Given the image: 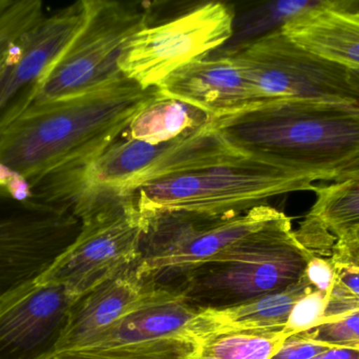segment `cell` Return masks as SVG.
<instances>
[{"label":"cell","instance_id":"1","mask_svg":"<svg viewBox=\"0 0 359 359\" xmlns=\"http://www.w3.org/2000/svg\"><path fill=\"white\" fill-rule=\"evenodd\" d=\"M157 93L124 77L76 96L34 101L0 131V190L19 179L32 190L48 175L86 168Z\"/></svg>","mask_w":359,"mask_h":359},{"label":"cell","instance_id":"2","mask_svg":"<svg viewBox=\"0 0 359 359\" xmlns=\"http://www.w3.org/2000/svg\"><path fill=\"white\" fill-rule=\"evenodd\" d=\"M232 147L318 181H332L359 158V103L269 100L215 118Z\"/></svg>","mask_w":359,"mask_h":359},{"label":"cell","instance_id":"3","mask_svg":"<svg viewBox=\"0 0 359 359\" xmlns=\"http://www.w3.org/2000/svg\"><path fill=\"white\" fill-rule=\"evenodd\" d=\"M314 256L278 210L261 229L188 270L172 287L198 310L226 307L286 290L303 280Z\"/></svg>","mask_w":359,"mask_h":359},{"label":"cell","instance_id":"4","mask_svg":"<svg viewBox=\"0 0 359 359\" xmlns=\"http://www.w3.org/2000/svg\"><path fill=\"white\" fill-rule=\"evenodd\" d=\"M316 179L255 156L149 181L130 192L145 221L163 213L221 216L266 204L269 198L312 191Z\"/></svg>","mask_w":359,"mask_h":359},{"label":"cell","instance_id":"5","mask_svg":"<svg viewBox=\"0 0 359 359\" xmlns=\"http://www.w3.org/2000/svg\"><path fill=\"white\" fill-rule=\"evenodd\" d=\"M81 229L38 282L63 287L77 301L140 259L147 221L130 193L83 190L72 200Z\"/></svg>","mask_w":359,"mask_h":359},{"label":"cell","instance_id":"6","mask_svg":"<svg viewBox=\"0 0 359 359\" xmlns=\"http://www.w3.org/2000/svg\"><path fill=\"white\" fill-rule=\"evenodd\" d=\"M83 25L40 84L35 101L98 90L124 78L120 60L137 33L151 25L147 4L86 0Z\"/></svg>","mask_w":359,"mask_h":359},{"label":"cell","instance_id":"7","mask_svg":"<svg viewBox=\"0 0 359 359\" xmlns=\"http://www.w3.org/2000/svg\"><path fill=\"white\" fill-rule=\"evenodd\" d=\"M278 209L268 204L238 214L208 216L163 213L147 221L136 269L172 286L188 270L210 261L261 229Z\"/></svg>","mask_w":359,"mask_h":359},{"label":"cell","instance_id":"8","mask_svg":"<svg viewBox=\"0 0 359 359\" xmlns=\"http://www.w3.org/2000/svg\"><path fill=\"white\" fill-rule=\"evenodd\" d=\"M236 11L210 1L178 17L147 25L126 46L120 70L141 88H158L175 71L221 50L233 34Z\"/></svg>","mask_w":359,"mask_h":359},{"label":"cell","instance_id":"9","mask_svg":"<svg viewBox=\"0 0 359 359\" xmlns=\"http://www.w3.org/2000/svg\"><path fill=\"white\" fill-rule=\"evenodd\" d=\"M80 229L69 204L0 191V301L39 280Z\"/></svg>","mask_w":359,"mask_h":359},{"label":"cell","instance_id":"10","mask_svg":"<svg viewBox=\"0 0 359 359\" xmlns=\"http://www.w3.org/2000/svg\"><path fill=\"white\" fill-rule=\"evenodd\" d=\"M230 54L242 63L262 101L359 103L350 86L349 67L302 48L282 30L253 40Z\"/></svg>","mask_w":359,"mask_h":359},{"label":"cell","instance_id":"11","mask_svg":"<svg viewBox=\"0 0 359 359\" xmlns=\"http://www.w3.org/2000/svg\"><path fill=\"white\" fill-rule=\"evenodd\" d=\"M86 14V0L59 8L11 48L0 73V131L35 101L40 84L81 29Z\"/></svg>","mask_w":359,"mask_h":359},{"label":"cell","instance_id":"12","mask_svg":"<svg viewBox=\"0 0 359 359\" xmlns=\"http://www.w3.org/2000/svg\"><path fill=\"white\" fill-rule=\"evenodd\" d=\"M75 299L58 285L32 282L0 301V359H50Z\"/></svg>","mask_w":359,"mask_h":359},{"label":"cell","instance_id":"13","mask_svg":"<svg viewBox=\"0 0 359 359\" xmlns=\"http://www.w3.org/2000/svg\"><path fill=\"white\" fill-rule=\"evenodd\" d=\"M178 297L183 296L177 289L139 275L135 263L74 301L57 352L90 347L95 339L133 312Z\"/></svg>","mask_w":359,"mask_h":359},{"label":"cell","instance_id":"14","mask_svg":"<svg viewBox=\"0 0 359 359\" xmlns=\"http://www.w3.org/2000/svg\"><path fill=\"white\" fill-rule=\"evenodd\" d=\"M160 93L224 117L261 103L248 74L232 54L204 57L183 65L158 86Z\"/></svg>","mask_w":359,"mask_h":359},{"label":"cell","instance_id":"15","mask_svg":"<svg viewBox=\"0 0 359 359\" xmlns=\"http://www.w3.org/2000/svg\"><path fill=\"white\" fill-rule=\"evenodd\" d=\"M313 290L305 276L280 292L221 308L200 310L184 331V339L194 343L224 333L282 330L295 303Z\"/></svg>","mask_w":359,"mask_h":359},{"label":"cell","instance_id":"16","mask_svg":"<svg viewBox=\"0 0 359 359\" xmlns=\"http://www.w3.org/2000/svg\"><path fill=\"white\" fill-rule=\"evenodd\" d=\"M316 200L295 231L299 242L316 256H329L334 244L359 234V179L318 185Z\"/></svg>","mask_w":359,"mask_h":359},{"label":"cell","instance_id":"17","mask_svg":"<svg viewBox=\"0 0 359 359\" xmlns=\"http://www.w3.org/2000/svg\"><path fill=\"white\" fill-rule=\"evenodd\" d=\"M282 31L322 58L349 69L359 67V23L332 10L329 0L287 23Z\"/></svg>","mask_w":359,"mask_h":359},{"label":"cell","instance_id":"18","mask_svg":"<svg viewBox=\"0 0 359 359\" xmlns=\"http://www.w3.org/2000/svg\"><path fill=\"white\" fill-rule=\"evenodd\" d=\"M198 312L183 297L151 303L116 322L88 348L105 349L183 337L184 331Z\"/></svg>","mask_w":359,"mask_h":359},{"label":"cell","instance_id":"19","mask_svg":"<svg viewBox=\"0 0 359 359\" xmlns=\"http://www.w3.org/2000/svg\"><path fill=\"white\" fill-rule=\"evenodd\" d=\"M213 118L196 105L160 93L130 120L123 134L136 141L164 143L206 128Z\"/></svg>","mask_w":359,"mask_h":359},{"label":"cell","instance_id":"20","mask_svg":"<svg viewBox=\"0 0 359 359\" xmlns=\"http://www.w3.org/2000/svg\"><path fill=\"white\" fill-rule=\"evenodd\" d=\"M326 0H278L259 4L236 16L233 34L221 54H230L253 40L282 30L297 17L316 10Z\"/></svg>","mask_w":359,"mask_h":359},{"label":"cell","instance_id":"21","mask_svg":"<svg viewBox=\"0 0 359 359\" xmlns=\"http://www.w3.org/2000/svg\"><path fill=\"white\" fill-rule=\"evenodd\" d=\"M288 337L284 329L215 335L196 343V359H272Z\"/></svg>","mask_w":359,"mask_h":359},{"label":"cell","instance_id":"22","mask_svg":"<svg viewBox=\"0 0 359 359\" xmlns=\"http://www.w3.org/2000/svg\"><path fill=\"white\" fill-rule=\"evenodd\" d=\"M196 343L183 337L105 349L67 350L50 359H196Z\"/></svg>","mask_w":359,"mask_h":359},{"label":"cell","instance_id":"23","mask_svg":"<svg viewBox=\"0 0 359 359\" xmlns=\"http://www.w3.org/2000/svg\"><path fill=\"white\" fill-rule=\"evenodd\" d=\"M46 15L41 0H0V60Z\"/></svg>","mask_w":359,"mask_h":359},{"label":"cell","instance_id":"24","mask_svg":"<svg viewBox=\"0 0 359 359\" xmlns=\"http://www.w3.org/2000/svg\"><path fill=\"white\" fill-rule=\"evenodd\" d=\"M329 295L313 290L297 301L289 314L284 331L291 335L307 332L324 324Z\"/></svg>","mask_w":359,"mask_h":359},{"label":"cell","instance_id":"25","mask_svg":"<svg viewBox=\"0 0 359 359\" xmlns=\"http://www.w3.org/2000/svg\"><path fill=\"white\" fill-rule=\"evenodd\" d=\"M307 339L329 348H346L359 351V314L339 322H328L303 332Z\"/></svg>","mask_w":359,"mask_h":359},{"label":"cell","instance_id":"26","mask_svg":"<svg viewBox=\"0 0 359 359\" xmlns=\"http://www.w3.org/2000/svg\"><path fill=\"white\" fill-rule=\"evenodd\" d=\"M304 276L312 288L329 295L337 280V269L330 259L314 256L308 263Z\"/></svg>","mask_w":359,"mask_h":359},{"label":"cell","instance_id":"27","mask_svg":"<svg viewBox=\"0 0 359 359\" xmlns=\"http://www.w3.org/2000/svg\"><path fill=\"white\" fill-rule=\"evenodd\" d=\"M310 341L303 333L291 335L272 359H312L328 349Z\"/></svg>","mask_w":359,"mask_h":359},{"label":"cell","instance_id":"28","mask_svg":"<svg viewBox=\"0 0 359 359\" xmlns=\"http://www.w3.org/2000/svg\"><path fill=\"white\" fill-rule=\"evenodd\" d=\"M333 265L337 269L335 282L359 301V266L344 263H333Z\"/></svg>","mask_w":359,"mask_h":359},{"label":"cell","instance_id":"29","mask_svg":"<svg viewBox=\"0 0 359 359\" xmlns=\"http://www.w3.org/2000/svg\"><path fill=\"white\" fill-rule=\"evenodd\" d=\"M328 259L332 263L359 266V234L354 240L334 244L329 253Z\"/></svg>","mask_w":359,"mask_h":359},{"label":"cell","instance_id":"30","mask_svg":"<svg viewBox=\"0 0 359 359\" xmlns=\"http://www.w3.org/2000/svg\"><path fill=\"white\" fill-rule=\"evenodd\" d=\"M329 6L359 22V0H329Z\"/></svg>","mask_w":359,"mask_h":359},{"label":"cell","instance_id":"31","mask_svg":"<svg viewBox=\"0 0 359 359\" xmlns=\"http://www.w3.org/2000/svg\"><path fill=\"white\" fill-rule=\"evenodd\" d=\"M312 359H359V351L346 348H328Z\"/></svg>","mask_w":359,"mask_h":359},{"label":"cell","instance_id":"32","mask_svg":"<svg viewBox=\"0 0 359 359\" xmlns=\"http://www.w3.org/2000/svg\"><path fill=\"white\" fill-rule=\"evenodd\" d=\"M347 179H359V158L353 164L343 169L339 174L335 175L331 181L335 183V181H347Z\"/></svg>","mask_w":359,"mask_h":359},{"label":"cell","instance_id":"33","mask_svg":"<svg viewBox=\"0 0 359 359\" xmlns=\"http://www.w3.org/2000/svg\"><path fill=\"white\" fill-rule=\"evenodd\" d=\"M348 77H349L350 86L355 93L359 99V67L358 69L348 70Z\"/></svg>","mask_w":359,"mask_h":359},{"label":"cell","instance_id":"34","mask_svg":"<svg viewBox=\"0 0 359 359\" xmlns=\"http://www.w3.org/2000/svg\"><path fill=\"white\" fill-rule=\"evenodd\" d=\"M8 52H10V51H8ZM6 55L4 57V58L1 59V60H0V73H1L2 67H4V63H6Z\"/></svg>","mask_w":359,"mask_h":359},{"label":"cell","instance_id":"35","mask_svg":"<svg viewBox=\"0 0 359 359\" xmlns=\"http://www.w3.org/2000/svg\"><path fill=\"white\" fill-rule=\"evenodd\" d=\"M359 23V22H358Z\"/></svg>","mask_w":359,"mask_h":359}]
</instances>
